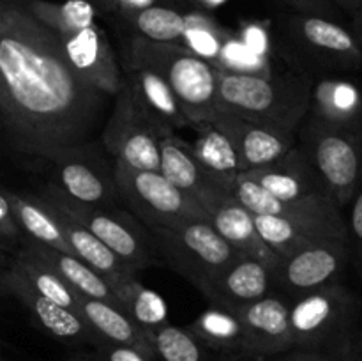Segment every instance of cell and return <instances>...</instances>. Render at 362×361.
Wrapping results in <instances>:
<instances>
[{
	"instance_id": "obj_1",
	"label": "cell",
	"mask_w": 362,
	"mask_h": 361,
	"mask_svg": "<svg viewBox=\"0 0 362 361\" xmlns=\"http://www.w3.org/2000/svg\"><path fill=\"white\" fill-rule=\"evenodd\" d=\"M103 101L28 0H0V127L14 151L52 159L81 147Z\"/></svg>"
},
{
	"instance_id": "obj_2",
	"label": "cell",
	"mask_w": 362,
	"mask_h": 361,
	"mask_svg": "<svg viewBox=\"0 0 362 361\" xmlns=\"http://www.w3.org/2000/svg\"><path fill=\"white\" fill-rule=\"evenodd\" d=\"M313 80L306 73L285 76L218 69V105L255 122L297 134L310 108Z\"/></svg>"
},
{
	"instance_id": "obj_3",
	"label": "cell",
	"mask_w": 362,
	"mask_h": 361,
	"mask_svg": "<svg viewBox=\"0 0 362 361\" xmlns=\"http://www.w3.org/2000/svg\"><path fill=\"white\" fill-rule=\"evenodd\" d=\"M361 299L341 282L290 301L293 349L315 350L332 361L349 360L359 333Z\"/></svg>"
},
{
	"instance_id": "obj_4",
	"label": "cell",
	"mask_w": 362,
	"mask_h": 361,
	"mask_svg": "<svg viewBox=\"0 0 362 361\" xmlns=\"http://www.w3.org/2000/svg\"><path fill=\"white\" fill-rule=\"evenodd\" d=\"M127 60L166 81L193 127L211 120L218 108V69L211 62L179 42H156L138 34L129 41Z\"/></svg>"
},
{
	"instance_id": "obj_5",
	"label": "cell",
	"mask_w": 362,
	"mask_h": 361,
	"mask_svg": "<svg viewBox=\"0 0 362 361\" xmlns=\"http://www.w3.org/2000/svg\"><path fill=\"white\" fill-rule=\"evenodd\" d=\"M39 197L59 205L85 229L90 230L131 271L138 273L158 260L154 239L151 234L145 232L144 227L131 212L122 211L120 207H98V205L81 204L67 197L52 183L45 186Z\"/></svg>"
},
{
	"instance_id": "obj_6",
	"label": "cell",
	"mask_w": 362,
	"mask_h": 361,
	"mask_svg": "<svg viewBox=\"0 0 362 361\" xmlns=\"http://www.w3.org/2000/svg\"><path fill=\"white\" fill-rule=\"evenodd\" d=\"M148 232L156 250L170 268L189 280L198 290L239 255L207 218L187 219L170 229H148Z\"/></svg>"
},
{
	"instance_id": "obj_7",
	"label": "cell",
	"mask_w": 362,
	"mask_h": 361,
	"mask_svg": "<svg viewBox=\"0 0 362 361\" xmlns=\"http://www.w3.org/2000/svg\"><path fill=\"white\" fill-rule=\"evenodd\" d=\"M297 145L313 165L339 209L346 207L362 183V138L331 130L304 117Z\"/></svg>"
},
{
	"instance_id": "obj_8",
	"label": "cell",
	"mask_w": 362,
	"mask_h": 361,
	"mask_svg": "<svg viewBox=\"0 0 362 361\" xmlns=\"http://www.w3.org/2000/svg\"><path fill=\"white\" fill-rule=\"evenodd\" d=\"M113 179L122 204L147 229H170L187 219L207 218L198 202L173 186L161 172L113 166Z\"/></svg>"
},
{
	"instance_id": "obj_9",
	"label": "cell",
	"mask_w": 362,
	"mask_h": 361,
	"mask_svg": "<svg viewBox=\"0 0 362 361\" xmlns=\"http://www.w3.org/2000/svg\"><path fill=\"white\" fill-rule=\"evenodd\" d=\"M161 134H165V131L159 130L141 112L129 88L122 84V88L115 96L112 115L103 131V145L115 159V165L141 172H159Z\"/></svg>"
},
{
	"instance_id": "obj_10",
	"label": "cell",
	"mask_w": 362,
	"mask_h": 361,
	"mask_svg": "<svg viewBox=\"0 0 362 361\" xmlns=\"http://www.w3.org/2000/svg\"><path fill=\"white\" fill-rule=\"evenodd\" d=\"M286 34L310 62L324 69L354 71L362 67V45L352 28L332 18L296 13L286 18Z\"/></svg>"
},
{
	"instance_id": "obj_11",
	"label": "cell",
	"mask_w": 362,
	"mask_h": 361,
	"mask_svg": "<svg viewBox=\"0 0 362 361\" xmlns=\"http://www.w3.org/2000/svg\"><path fill=\"white\" fill-rule=\"evenodd\" d=\"M350 260L352 250L349 243L325 241L310 244L279 260L278 268L272 271V289L292 301L339 282Z\"/></svg>"
},
{
	"instance_id": "obj_12",
	"label": "cell",
	"mask_w": 362,
	"mask_h": 361,
	"mask_svg": "<svg viewBox=\"0 0 362 361\" xmlns=\"http://www.w3.org/2000/svg\"><path fill=\"white\" fill-rule=\"evenodd\" d=\"M288 311L290 299L278 292L235 310L244 331V360L267 361L293 349Z\"/></svg>"
},
{
	"instance_id": "obj_13",
	"label": "cell",
	"mask_w": 362,
	"mask_h": 361,
	"mask_svg": "<svg viewBox=\"0 0 362 361\" xmlns=\"http://www.w3.org/2000/svg\"><path fill=\"white\" fill-rule=\"evenodd\" d=\"M209 122L228 134L239 154L240 172L271 165L297 145V134L255 122L221 105H218Z\"/></svg>"
},
{
	"instance_id": "obj_14",
	"label": "cell",
	"mask_w": 362,
	"mask_h": 361,
	"mask_svg": "<svg viewBox=\"0 0 362 361\" xmlns=\"http://www.w3.org/2000/svg\"><path fill=\"white\" fill-rule=\"evenodd\" d=\"M71 67L105 96H117L124 78L108 38L98 21L71 34L59 35Z\"/></svg>"
},
{
	"instance_id": "obj_15",
	"label": "cell",
	"mask_w": 362,
	"mask_h": 361,
	"mask_svg": "<svg viewBox=\"0 0 362 361\" xmlns=\"http://www.w3.org/2000/svg\"><path fill=\"white\" fill-rule=\"evenodd\" d=\"M240 173L285 204L332 200L331 193L299 145L290 149L283 158L271 165Z\"/></svg>"
},
{
	"instance_id": "obj_16",
	"label": "cell",
	"mask_w": 362,
	"mask_h": 361,
	"mask_svg": "<svg viewBox=\"0 0 362 361\" xmlns=\"http://www.w3.org/2000/svg\"><path fill=\"white\" fill-rule=\"evenodd\" d=\"M161 165L159 172L182 193L193 198L205 211L209 204L219 197L232 195V191L212 176L194 154L189 142L182 140L175 131L161 134L159 138Z\"/></svg>"
},
{
	"instance_id": "obj_17",
	"label": "cell",
	"mask_w": 362,
	"mask_h": 361,
	"mask_svg": "<svg viewBox=\"0 0 362 361\" xmlns=\"http://www.w3.org/2000/svg\"><path fill=\"white\" fill-rule=\"evenodd\" d=\"M83 145L62 152L49 161L53 163V186L81 204L98 207H117L122 202L113 173H106L103 166L81 154Z\"/></svg>"
},
{
	"instance_id": "obj_18",
	"label": "cell",
	"mask_w": 362,
	"mask_h": 361,
	"mask_svg": "<svg viewBox=\"0 0 362 361\" xmlns=\"http://www.w3.org/2000/svg\"><path fill=\"white\" fill-rule=\"evenodd\" d=\"M0 287L7 294L16 297L21 304L28 310V314L34 317L35 324L49 335L52 338L64 343H90L98 345V338L87 322L83 321L80 314L64 308L53 301L46 299L41 294L32 290L16 273L9 268L0 273Z\"/></svg>"
},
{
	"instance_id": "obj_19",
	"label": "cell",
	"mask_w": 362,
	"mask_h": 361,
	"mask_svg": "<svg viewBox=\"0 0 362 361\" xmlns=\"http://www.w3.org/2000/svg\"><path fill=\"white\" fill-rule=\"evenodd\" d=\"M306 119L362 138V88L349 78L313 80Z\"/></svg>"
},
{
	"instance_id": "obj_20",
	"label": "cell",
	"mask_w": 362,
	"mask_h": 361,
	"mask_svg": "<svg viewBox=\"0 0 362 361\" xmlns=\"http://www.w3.org/2000/svg\"><path fill=\"white\" fill-rule=\"evenodd\" d=\"M200 292L211 304L235 311L274 292L272 271L257 258L237 255Z\"/></svg>"
},
{
	"instance_id": "obj_21",
	"label": "cell",
	"mask_w": 362,
	"mask_h": 361,
	"mask_svg": "<svg viewBox=\"0 0 362 361\" xmlns=\"http://www.w3.org/2000/svg\"><path fill=\"white\" fill-rule=\"evenodd\" d=\"M207 219L216 232L239 255L253 257L264 262L271 271L278 268L281 257L274 253L258 234L255 216L233 195H225L205 207Z\"/></svg>"
},
{
	"instance_id": "obj_22",
	"label": "cell",
	"mask_w": 362,
	"mask_h": 361,
	"mask_svg": "<svg viewBox=\"0 0 362 361\" xmlns=\"http://www.w3.org/2000/svg\"><path fill=\"white\" fill-rule=\"evenodd\" d=\"M124 85L129 88L141 112L161 131H175L193 126L180 108L172 88L154 71L126 60Z\"/></svg>"
},
{
	"instance_id": "obj_23",
	"label": "cell",
	"mask_w": 362,
	"mask_h": 361,
	"mask_svg": "<svg viewBox=\"0 0 362 361\" xmlns=\"http://www.w3.org/2000/svg\"><path fill=\"white\" fill-rule=\"evenodd\" d=\"M78 303H80V315L98 338V345L112 343V345L131 347L156 360L147 331H144L122 308L83 296H78Z\"/></svg>"
},
{
	"instance_id": "obj_24",
	"label": "cell",
	"mask_w": 362,
	"mask_h": 361,
	"mask_svg": "<svg viewBox=\"0 0 362 361\" xmlns=\"http://www.w3.org/2000/svg\"><path fill=\"white\" fill-rule=\"evenodd\" d=\"M119 306L140 326L144 331H154L168 324V304L154 290L147 289L134 271L119 273L106 278Z\"/></svg>"
},
{
	"instance_id": "obj_25",
	"label": "cell",
	"mask_w": 362,
	"mask_h": 361,
	"mask_svg": "<svg viewBox=\"0 0 362 361\" xmlns=\"http://www.w3.org/2000/svg\"><path fill=\"white\" fill-rule=\"evenodd\" d=\"M7 268L16 273L32 290L41 294L42 297L80 314L78 294L30 244L23 241V248L14 255Z\"/></svg>"
},
{
	"instance_id": "obj_26",
	"label": "cell",
	"mask_w": 362,
	"mask_h": 361,
	"mask_svg": "<svg viewBox=\"0 0 362 361\" xmlns=\"http://www.w3.org/2000/svg\"><path fill=\"white\" fill-rule=\"evenodd\" d=\"M42 200H45V198H42ZM45 202L49 205V209L55 212L60 232H62L64 239H66L67 246H69L71 253H73L74 257H78L81 262L90 265L92 269H95V271L101 276H105V278L119 275V273L131 271V269L127 268V265L124 264L108 246H105L90 230L85 229L81 223H78L73 216L67 214V212L64 211V209H60L59 205L52 204V202L48 200Z\"/></svg>"
},
{
	"instance_id": "obj_27",
	"label": "cell",
	"mask_w": 362,
	"mask_h": 361,
	"mask_svg": "<svg viewBox=\"0 0 362 361\" xmlns=\"http://www.w3.org/2000/svg\"><path fill=\"white\" fill-rule=\"evenodd\" d=\"M207 349L219 356L244 360V331L235 311L211 304L186 326Z\"/></svg>"
},
{
	"instance_id": "obj_28",
	"label": "cell",
	"mask_w": 362,
	"mask_h": 361,
	"mask_svg": "<svg viewBox=\"0 0 362 361\" xmlns=\"http://www.w3.org/2000/svg\"><path fill=\"white\" fill-rule=\"evenodd\" d=\"M21 241H25L27 244H30L60 276H62L64 282L78 294V296L90 297V299H99L106 301V303H112L119 306L115 296H113L112 287L108 285L105 276L99 275L95 269H92L90 265H87L85 262H81L80 258L74 257V255L66 253V251H60L57 248L45 246L41 243H35V241L23 237Z\"/></svg>"
},
{
	"instance_id": "obj_29",
	"label": "cell",
	"mask_w": 362,
	"mask_h": 361,
	"mask_svg": "<svg viewBox=\"0 0 362 361\" xmlns=\"http://www.w3.org/2000/svg\"><path fill=\"white\" fill-rule=\"evenodd\" d=\"M4 193L9 200L13 214L20 225L21 232H23V237H28V239L45 244V246L57 248V250L71 253L69 246H67L66 239L60 232L55 212L49 209V205L39 195L32 197V195H21L7 190H4Z\"/></svg>"
},
{
	"instance_id": "obj_30",
	"label": "cell",
	"mask_w": 362,
	"mask_h": 361,
	"mask_svg": "<svg viewBox=\"0 0 362 361\" xmlns=\"http://www.w3.org/2000/svg\"><path fill=\"white\" fill-rule=\"evenodd\" d=\"M194 127L198 131L197 140L191 144L194 154L212 176L218 177L232 191L240 173L239 154L232 140L225 131L212 122H202Z\"/></svg>"
},
{
	"instance_id": "obj_31",
	"label": "cell",
	"mask_w": 362,
	"mask_h": 361,
	"mask_svg": "<svg viewBox=\"0 0 362 361\" xmlns=\"http://www.w3.org/2000/svg\"><path fill=\"white\" fill-rule=\"evenodd\" d=\"M255 225H257V230L264 243L281 258L288 257V255L296 253V251L303 250L310 244L339 241L329 236L327 232L279 218V216H255ZM339 243H345V241H339Z\"/></svg>"
},
{
	"instance_id": "obj_32",
	"label": "cell",
	"mask_w": 362,
	"mask_h": 361,
	"mask_svg": "<svg viewBox=\"0 0 362 361\" xmlns=\"http://www.w3.org/2000/svg\"><path fill=\"white\" fill-rule=\"evenodd\" d=\"M147 335L158 361H239L212 353L189 329L170 322Z\"/></svg>"
},
{
	"instance_id": "obj_33",
	"label": "cell",
	"mask_w": 362,
	"mask_h": 361,
	"mask_svg": "<svg viewBox=\"0 0 362 361\" xmlns=\"http://www.w3.org/2000/svg\"><path fill=\"white\" fill-rule=\"evenodd\" d=\"M138 35L156 42H180L187 27V13L170 6H148L120 14Z\"/></svg>"
},
{
	"instance_id": "obj_34",
	"label": "cell",
	"mask_w": 362,
	"mask_h": 361,
	"mask_svg": "<svg viewBox=\"0 0 362 361\" xmlns=\"http://www.w3.org/2000/svg\"><path fill=\"white\" fill-rule=\"evenodd\" d=\"M232 32L216 23L205 11L194 9L187 13V27L179 45L186 46L194 55L202 57L212 66H218L223 46Z\"/></svg>"
},
{
	"instance_id": "obj_35",
	"label": "cell",
	"mask_w": 362,
	"mask_h": 361,
	"mask_svg": "<svg viewBox=\"0 0 362 361\" xmlns=\"http://www.w3.org/2000/svg\"><path fill=\"white\" fill-rule=\"evenodd\" d=\"M32 13L57 35H66L95 23V9L88 0H28Z\"/></svg>"
},
{
	"instance_id": "obj_36",
	"label": "cell",
	"mask_w": 362,
	"mask_h": 361,
	"mask_svg": "<svg viewBox=\"0 0 362 361\" xmlns=\"http://www.w3.org/2000/svg\"><path fill=\"white\" fill-rule=\"evenodd\" d=\"M350 219L346 222L349 225V236H350V250H352V257H356L357 265L362 271V183L354 193L352 200H350Z\"/></svg>"
},
{
	"instance_id": "obj_37",
	"label": "cell",
	"mask_w": 362,
	"mask_h": 361,
	"mask_svg": "<svg viewBox=\"0 0 362 361\" xmlns=\"http://www.w3.org/2000/svg\"><path fill=\"white\" fill-rule=\"evenodd\" d=\"M88 2L98 4L99 7L106 11H115V13L124 14L131 11L144 9L148 6H170L173 7L175 4H191V0H88Z\"/></svg>"
},
{
	"instance_id": "obj_38",
	"label": "cell",
	"mask_w": 362,
	"mask_h": 361,
	"mask_svg": "<svg viewBox=\"0 0 362 361\" xmlns=\"http://www.w3.org/2000/svg\"><path fill=\"white\" fill-rule=\"evenodd\" d=\"M239 39L251 50V52L257 53V55L267 57V59L269 55H271V53H269V45H271V41H269L267 28L262 23H255L253 21V23L244 25L243 30H240Z\"/></svg>"
},
{
	"instance_id": "obj_39",
	"label": "cell",
	"mask_w": 362,
	"mask_h": 361,
	"mask_svg": "<svg viewBox=\"0 0 362 361\" xmlns=\"http://www.w3.org/2000/svg\"><path fill=\"white\" fill-rule=\"evenodd\" d=\"M95 360L98 361H156L131 347L112 345V343H99L95 345Z\"/></svg>"
},
{
	"instance_id": "obj_40",
	"label": "cell",
	"mask_w": 362,
	"mask_h": 361,
	"mask_svg": "<svg viewBox=\"0 0 362 361\" xmlns=\"http://www.w3.org/2000/svg\"><path fill=\"white\" fill-rule=\"evenodd\" d=\"M279 2L286 4L300 14H317V16L332 18V20L338 16V7L331 0H279Z\"/></svg>"
},
{
	"instance_id": "obj_41",
	"label": "cell",
	"mask_w": 362,
	"mask_h": 361,
	"mask_svg": "<svg viewBox=\"0 0 362 361\" xmlns=\"http://www.w3.org/2000/svg\"><path fill=\"white\" fill-rule=\"evenodd\" d=\"M0 236L4 237V241L23 239V232H21L16 218H14L13 209H11L4 190H0Z\"/></svg>"
},
{
	"instance_id": "obj_42",
	"label": "cell",
	"mask_w": 362,
	"mask_h": 361,
	"mask_svg": "<svg viewBox=\"0 0 362 361\" xmlns=\"http://www.w3.org/2000/svg\"><path fill=\"white\" fill-rule=\"evenodd\" d=\"M267 361H332L331 357L325 356L322 353H315V350H304V349H290L286 353L279 354V356L271 357Z\"/></svg>"
},
{
	"instance_id": "obj_43",
	"label": "cell",
	"mask_w": 362,
	"mask_h": 361,
	"mask_svg": "<svg viewBox=\"0 0 362 361\" xmlns=\"http://www.w3.org/2000/svg\"><path fill=\"white\" fill-rule=\"evenodd\" d=\"M331 2L334 4L338 9H343L345 13H349L350 16H354L362 6V0H331Z\"/></svg>"
},
{
	"instance_id": "obj_44",
	"label": "cell",
	"mask_w": 362,
	"mask_h": 361,
	"mask_svg": "<svg viewBox=\"0 0 362 361\" xmlns=\"http://www.w3.org/2000/svg\"><path fill=\"white\" fill-rule=\"evenodd\" d=\"M226 0H191V4H193L194 7H200L202 11L204 9H214V7H219L223 6Z\"/></svg>"
},
{
	"instance_id": "obj_45",
	"label": "cell",
	"mask_w": 362,
	"mask_h": 361,
	"mask_svg": "<svg viewBox=\"0 0 362 361\" xmlns=\"http://www.w3.org/2000/svg\"><path fill=\"white\" fill-rule=\"evenodd\" d=\"M354 25H352V30L354 34H356V38L359 39V42L362 45V6L361 9L357 11L356 14H354Z\"/></svg>"
},
{
	"instance_id": "obj_46",
	"label": "cell",
	"mask_w": 362,
	"mask_h": 361,
	"mask_svg": "<svg viewBox=\"0 0 362 361\" xmlns=\"http://www.w3.org/2000/svg\"><path fill=\"white\" fill-rule=\"evenodd\" d=\"M350 356H352L356 361H362V331L361 329H359V333H357L356 340H354L352 353H350Z\"/></svg>"
},
{
	"instance_id": "obj_47",
	"label": "cell",
	"mask_w": 362,
	"mask_h": 361,
	"mask_svg": "<svg viewBox=\"0 0 362 361\" xmlns=\"http://www.w3.org/2000/svg\"><path fill=\"white\" fill-rule=\"evenodd\" d=\"M6 268H7V264H6V255H4L2 248H0V273H2Z\"/></svg>"
},
{
	"instance_id": "obj_48",
	"label": "cell",
	"mask_w": 362,
	"mask_h": 361,
	"mask_svg": "<svg viewBox=\"0 0 362 361\" xmlns=\"http://www.w3.org/2000/svg\"><path fill=\"white\" fill-rule=\"evenodd\" d=\"M73 361H98V360H95V357H90V360H88V357H78V360H73Z\"/></svg>"
},
{
	"instance_id": "obj_49",
	"label": "cell",
	"mask_w": 362,
	"mask_h": 361,
	"mask_svg": "<svg viewBox=\"0 0 362 361\" xmlns=\"http://www.w3.org/2000/svg\"><path fill=\"white\" fill-rule=\"evenodd\" d=\"M345 361H356V360H354L352 356H349V360H345Z\"/></svg>"
},
{
	"instance_id": "obj_50",
	"label": "cell",
	"mask_w": 362,
	"mask_h": 361,
	"mask_svg": "<svg viewBox=\"0 0 362 361\" xmlns=\"http://www.w3.org/2000/svg\"><path fill=\"white\" fill-rule=\"evenodd\" d=\"M4 243V237L2 236H0V244H2Z\"/></svg>"
},
{
	"instance_id": "obj_51",
	"label": "cell",
	"mask_w": 362,
	"mask_h": 361,
	"mask_svg": "<svg viewBox=\"0 0 362 361\" xmlns=\"http://www.w3.org/2000/svg\"><path fill=\"white\" fill-rule=\"evenodd\" d=\"M0 349H2V340H0Z\"/></svg>"
},
{
	"instance_id": "obj_52",
	"label": "cell",
	"mask_w": 362,
	"mask_h": 361,
	"mask_svg": "<svg viewBox=\"0 0 362 361\" xmlns=\"http://www.w3.org/2000/svg\"><path fill=\"white\" fill-rule=\"evenodd\" d=\"M0 361H2V360H0Z\"/></svg>"
}]
</instances>
